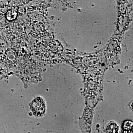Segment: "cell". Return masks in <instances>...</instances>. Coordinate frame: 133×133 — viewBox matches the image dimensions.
Listing matches in <instances>:
<instances>
[{"mask_svg":"<svg viewBox=\"0 0 133 133\" xmlns=\"http://www.w3.org/2000/svg\"><path fill=\"white\" fill-rule=\"evenodd\" d=\"M124 128L127 130H129L132 128V123L131 121H127L124 124Z\"/></svg>","mask_w":133,"mask_h":133,"instance_id":"3","label":"cell"},{"mask_svg":"<svg viewBox=\"0 0 133 133\" xmlns=\"http://www.w3.org/2000/svg\"><path fill=\"white\" fill-rule=\"evenodd\" d=\"M119 127L114 122H111L108 125L106 129L107 133H118Z\"/></svg>","mask_w":133,"mask_h":133,"instance_id":"2","label":"cell"},{"mask_svg":"<svg viewBox=\"0 0 133 133\" xmlns=\"http://www.w3.org/2000/svg\"><path fill=\"white\" fill-rule=\"evenodd\" d=\"M30 106L33 114L36 117H41L45 114L46 109L45 102L41 97L35 98L31 102Z\"/></svg>","mask_w":133,"mask_h":133,"instance_id":"1","label":"cell"},{"mask_svg":"<svg viewBox=\"0 0 133 133\" xmlns=\"http://www.w3.org/2000/svg\"><path fill=\"white\" fill-rule=\"evenodd\" d=\"M123 133H132V132L131 131H125Z\"/></svg>","mask_w":133,"mask_h":133,"instance_id":"4","label":"cell"}]
</instances>
